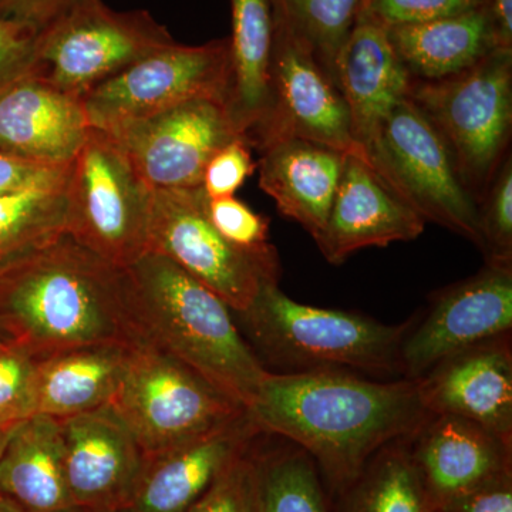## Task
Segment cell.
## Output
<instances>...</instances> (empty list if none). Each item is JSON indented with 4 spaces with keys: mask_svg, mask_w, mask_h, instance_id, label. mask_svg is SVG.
<instances>
[{
    "mask_svg": "<svg viewBox=\"0 0 512 512\" xmlns=\"http://www.w3.org/2000/svg\"><path fill=\"white\" fill-rule=\"evenodd\" d=\"M148 251L173 261L234 312L245 311L262 286L281 278L275 247L247 251L222 237L208 218L201 187L153 190Z\"/></svg>",
    "mask_w": 512,
    "mask_h": 512,
    "instance_id": "obj_10",
    "label": "cell"
},
{
    "mask_svg": "<svg viewBox=\"0 0 512 512\" xmlns=\"http://www.w3.org/2000/svg\"><path fill=\"white\" fill-rule=\"evenodd\" d=\"M485 0H363L360 15L390 29L419 25L481 8Z\"/></svg>",
    "mask_w": 512,
    "mask_h": 512,
    "instance_id": "obj_34",
    "label": "cell"
},
{
    "mask_svg": "<svg viewBox=\"0 0 512 512\" xmlns=\"http://www.w3.org/2000/svg\"><path fill=\"white\" fill-rule=\"evenodd\" d=\"M37 33L28 23L0 19V93L25 77L43 74L36 55Z\"/></svg>",
    "mask_w": 512,
    "mask_h": 512,
    "instance_id": "obj_36",
    "label": "cell"
},
{
    "mask_svg": "<svg viewBox=\"0 0 512 512\" xmlns=\"http://www.w3.org/2000/svg\"><path fill=\"white\" fill-rule=\"evenodd\" d=\"M234 316L268 372L403 377L400 348L410 322L384 325L362 313L305 305L276 282L262 286L254 302Z\"/></svg>",
    "mask_w": 512,
    "mask_h": 512,
    "instance_id": "obj_4",
    "label": "cell"
},
{
    "mask_svg": "<svg viewBox=\"0 0 512 512\" xmlns=\"http://www.w3.org/2000/svg\"><path fill=\"white\" fill-rule=\"evenodd\" d=\"M39 357L18 343L0 346V423L18 424L35 414Z\"/></svg>",
    "mask_w": 512,
    "mask_h": 512,
    "instance_id": "obj_32",
    "label": "cell"
},
{
    "mask_svg": "<svg viewBox=\"0 0 512 512\" xmlns=\"http://www.w3.org/2000/svg\"><path fill=\"white\" fill-rule=\"evenodd\" d=\"M412 444L414 461L439 512L457 495L512 471L511 441L450 414H431Z\"/></svg>",
    "mask_w": 512,
    "mask_h": 512,
    "instance_id": "obj_20",
    "label": "cell"
},
{
    "mask_svg": "<svg viewBox=\"0 0 512 512\" xmlns=\"http://www.w3.org/2000/svg\"><path fill=\"white\" fill-rule=\"evenodd\" d=\"M269 5L274 22L335 82L336 59L359 19L362 0H269Z\"/></svg>",
    "mask_w": 512,
    "mask_h": 512,
    "instance_id": "obj_30",
    "label": "cell"
},
{
    "mask_svg": "<svg viewBox=\"0 0 512 512\" xmlns=\"http://www.w3.org/2000/svg\"><path fill=\"white\" fill-rule=\"evenodd\" d=\"M207 214L215 229L234 244L247 251H265L274 247L269 242V220L231 197L208 198Z\"/></svg>",
    "mask_w": 512,
    "mask_h": 512,
    "instance_id": "obj_35",
    "label": "cell"
},
{
    "mask_svg": "<svg viewBox=\"0 0 512 512\" xmlns=\"http://www.w3.org/2000/svg\"><path fill=\"white\" fill-rule=\"evenodd\" d=\"M131 346L103 343L39 357L35 414L62 420L113 403Z\"/></svg>",
    "mask_w": 512,
    "mask_h": 512,
    "instance_id": "obj_23",
    "label": "cell"
},
{
    "mask_svg": "<svg viewBox=\"0 0 512 512\" xmlns=\"http://www.w3.org/2000/svg\"><path fill=\"white\" fill-rule=\"evenodd\" d=\"M229 84L228 37L198 46L175 42L94 87L82 101L90 127L103 130L187 101L227 104Z\"/></svg>",
    "mask_w": 512,
    "mask_h": 512,
    "instance_id": "obj_11",
    "label": "cell"
},
{
    "mask_svg": "<svg viewBox=\"0 0 512 512\" xmlns=\"http://www.w3.org/2000/svg\"><path fill=\"white\" fill-rule=\"evenodd\" d=\"M174 43L147 10L77 0L37 33L36 55L43 79L83 100L94 87Z\"/></svg>",
    "mask_w": 512,
    "mask_h": 512,
    "instance_id": "obj_8",
    "label": "cell"
},
{
    "mask_svg": "<svg viewBox=\"0 0 512 512\" xmlns=\"http://www.w3.org/2000/svg\"><path fill=\"white\" fill-rule=\"evenodd\" d=\"M362 2H363V0H362Z\"/></svg>",
    "mask_w": 512,
    "mask_h": 512,
    "instance_id": "obj_46",
    "label": "cell"
},
{
    "mask_svg": "<svg viewBox=\"0 0 512 512\" xmlns=\"http://www.w3.org/2000/svg\"><path fill=\"white\" fill-rule=\"evenodd\" d=\"M83 101L32 74L0 93V151L49 167L72 164L90 133Z\"/></svg>",
    "mask_w": 512,
    "mask_h": 512,
    "instance_id": "obj_19",
    "label": "cell"
},
{
    "mask_svg": "<svg viewBox=\"0 0 512 512\" xmlns=\"http://www.w3.org/2000/svg\"><path fill=\"white\" fill-rule=\"evenodd\" d=\"M258 439L254 457L259 512H329L315 461L289 441L266 447Z\"/></svg>",
    "mask_w": 512,
    "mask_h": 512,
    "instance_id": "obj_29",
    "label": "cell"
},
{
    "mask_svg": "<svg viewBox=\"0 0 512 512\" xmlns=\"http://www.w3.org/2000/svg\"><path fill=\"white\" fill-rule=\"evenodd\" d=\"M113 406L146 458L245 412L205 377L143 339L130 348Z\"/></svg>",
    "mask_w": 512,
    "mask_h": 512,
    "instance_id": "obj_7",
    "label": "cell"
},
{
    "mask_svg": "<svg viewBox=\"0 0 512 512\" xmlns=\"http://www.w3.org/2000/svg\"><path fill=\"white\" fill-rule=\"evenodd\" d=\"M0 320L37 357L138 339L126 269L67 234L0 274Z\"/></svg>",
    "mask_w": 512,
    "mask_h": 512,
    "instance_id": "obj_2",
    "label": "cell"
},
{
    "mask_svg": "<svg viewBox=\"0 0 512 512\" xmlns=\"http://www.w3.org/2000/svg\"><path fill=\"white\" fill-rule=\"evenodd\" d=\"M404 439L370 458L348 490L345 512H439Z\"/></svg>",
    "mask_w": 512,
    "mask_h": 512,
    "instance_id": "obj_28",
    "label": "cell"
},
{
    "mask_svg": "<svg viewBox=\"0 0 512 512\" xmlns=\"http://www.w3.org/2000/svg\"><path fill=\"white\" fill-rule=\"evenodd\" d=\"M256 439L221 471L188 512H259L254 457Z\"/></svg>",
    "mask_w": 512,
    "mask_h": 512,
    "instance_id": "obj_33",
    "label": "cell"
},
{
    "mask_svg": "<svg viewBox=\"0 0 512 512\" xmlns=\"http://www.w3.org/2000/svg\"><path fill=\"white\" fill-rule=\"evenodd\" d=\"M0 512H25L15 501L0 493Z\"/></svg>",
    "mask_w": 512,
    "mask_h": 512,
    "instance_id": "obj_43",
    "label": "cell"
},
{
    "mask_svg": "<svg viewBox=\"0 0 512 512\" xmlns=\"http://www.w3.org/2000/svg\"><path fill=\"white\" fill-rule=\"evenodd\" d=\"M285 138H301L346 156L366 158L353 136L348 106L332 77L305 47L274 22L271 106L248 143L261 151Z\"/></svg>",
    "mask_w": 512,
    "mask_h": 512,
    "instance_id": "obj_13",
    "label": "cell"
},
{
    "mask_svg": "<svg viewBox=\"0 0 512 512\" xmlns=\"http://www.w3.org/2000/svg\"><path fill=\"white\" fill-rule=\"evenodd\" d=\"M73 512H87V511L76 510V511H73Z\"/></svg>",
    "mask_w": 512,
    "mask_h": 512,
    "instance_id": "obj_45",
    "label": "cell"
},
{
    "mask_svg": "<svg viewBox=\"0 0 512 512\" xmlns=\"http://www.w3.org/2000/svg\"><path fill=\"white\" fill-rule=\"evenodd\" d=\"M10 343H16L13 336L10 335L8 328L3 325L2 320H0V346L10 345Z\"/></svg>",
    "mask_w": 512,
    "mask_h": 512,
    "instance_id": "obj_44",
    "label": "cell"
},
{
    "mask_svg": "<svg viewBox=\"0 0 512 512\" xmlns=\"http://www.w3.org/2000/svg\"><path fill=\"white\" fill-rule=\"evenodd\" d=\"M150 187L103 131L89 136L66 184V234L117 268L148 252Z\"/></svg>",
    "mask_w": 512,
    "mask_h": 512,
    "instance_id": "obj_6",
    "label": "cell"
},
{
    "mask_svg": "<svg viewBox=\"0 0 512 512\" xmlns=\"http://www.w3.org/2000/svg\"><path fill=\"white\" fill-rule=\"evenodd\" d=\"M100 131L119 147L153 190L201 187L211 158L242 137L227 104L208 99L187 101Z\"/></svg>",
    "mask_w": 512,
    "mask_h": 512,
    "instance_id": "obj_12",
    "label": "cell"
},
{
    "mask_svg": "<svg viewBox=\"0 0 512 512\" xmlns=\"http://www.w3.org/2000/svg\"><path fill=\"white\" fill-rule=\"evenodd\" d=\"M70 497L77 510L120 512L146 464L113 403L59 420Z\"/></svg>",
    "mask_w": 512,
    "mask_h": 512,
    "instance_id": "obj_15",
    "label": "cell"
},
{
    "mask_svg": "<svg viewBox=\"0 0 512 512\" xmlns=\"http://www.w3.org/2000/svg\"><path fill=\"white\" fill-rule=\"evenodd\" d=\"M67 173L0 197V274L66 234Z\"/></svg>",
    "mask_w": 512,
    "mask_h": 512,
    "instance_id": "obj_27",
    "label": "cell"
},
{
    "mask_svg": "<svg viewBox=\"0 0 512 512\" xmlns=\"http://www.w3.org/2000/svg\"><path fill=\"white\" fill-rule=\"evenodd\" d=\"M485 264L512 266V158L505 157L478 204Z\"/></svg>",
    "mask_w": 512,
    "mask_h": 512,
    "instance_id": "obj_31",
    "label": "cell"
},
{
    "mask_svg": "<svg viewBox=\"0 0 512 512\" xmlns=\"http://www.w3.org/2000/svg\"><path fill=\"white\" fill-rule=\"evenodd\" d=\"M410 76L389 32L359 16L335 63V82L352 121L353 136L366 154L390 111L407 97Z\"/></svg>",
    "mask_w": 512,
    "mask_h": 512,
    "instance_id": "obj_21",
    "label": "cell"
},
{
    "mask_svg": "<svg viewBox=\"0 0 512 512\" xmlns=\"http://www.w3.org/2000/svg\"><path fill=\"white\" fill-rule=\"evenodd\" d=\"M493 18L498 45L512 50V0H485Z\"/></svg>",
    "mask_w": 512,
    "mask_h": 512,
    "instance_id": "obj_41",
    "label": "cell"
},
{
    "mask_svg": "<svg viewBox=\"0 0 512 512\" xmlns=\"http://www.w3.org/2000/svg\"><path fill=\"white\" fill-rule=\"evenodd\" d=\"M426 221L380 180L365 157L346 156L328 221L316 244L332 265L357 251L417 239Z\"/></svg>",
    "mask_w": 512,
    "mask_h": 512,
    "instance_id": "obj_16",
    "label": "cell"
},
{
    "mask_svg": "<svg viewBox=\"0 0 512 512\" xmlns=\"http://www.w3.org/2000/svg\"><path fill=\"white\" fill-rule=\"evenodd\" d=\"M407 97L443 138L461 183L477 204L510 154L512 50H493L466 72L410 80Z\"/></svg>",
    "mask_w": 512,
    "mask_h": 512,
    "instance_id": "obj_5",
    "label": "cell"
},
{
    "mask_svg": "<svg viewBox=\"0 0 512 512\" xmlns=\"http://www.w3.org/2000/svg\"><path fill=\"white\" fill-rule=\"evenodd\" d=\"M245 410L261 433L302 448L340 493L377 451L412 439L431 416L416 380L346 372H269Z\"/></svg>",
    "mask_w": 512,
    "mask_h": 512,
    "instance_id": "obj_1",
    "label": "cell"
},
{
    "mask_svg": "<svg viewBox=\"0 0 512 512\" xmlns=\"http://www.w3.org/2000/svg\"><path fill=\"white\" fill-rule=\"evenodd\" d=\"M0 493L25 512H73L59 420L33 414L13 430L0 458Z\"/></svg>",
    "mask_w": 512,
    "mask_h": 512,
    "instance_id": "obj_24",
    "label": "cell"
},
{
    "mask_svg": "<svg viewBox=\"0 0 512 512\" xmlns=\"http://www.w3.org/2000/svg\"><path fill=\"white\" fill-rule=\"evenodd\" d=\"M440 512H512V471L457 495Z\"/></svg>",
    "mask_w": 512,
    "mask_h": 512,
    "instance_id": "obj_38",
    "label": "cell"
},
{
    "mask_svg": "<svg viewBox=\"0 0 512 512\" xmlns=\"http://www.w3.org/2000/svg\"><path fill=\"white\" fill-rule=\"evenodd\" d=\"M76 2L77 0H0V19L19 20L40 32Z\"/></svg>",
    "mask_w": 512,
    "mask_h": 512,
    "instance_id": "obj_40",
    "label": "cell"
},
{
    "mask_svg": "<svg viewBox=\"0 0 512 512\" xmlns=\"http://www.w3.org/2000/svg\"><path fill=\"white\" fill-rule=\"evenodd\" d=\"M259 434L245 410L201 436L147 457L136 490L120 512H188Z\"/></svg>",
    "mask_w": 512,
    "mask_h": 512,
    "instance_id": "obj_18",
    "label": "cell"
},
{
    "mask_svg": "<svg viewBox=\"0 0 512 512\" xmlns=\"http://www.w3.org/2000/svg\"><path fill=\"white\" fill-rule=\"evenodd\" d=\"M19 424V423H18ZM18 424H3L0 423V458L3 456L6 446H8L10 436Z\"/></svg>",
    "mask_w": 512,
    "mask_h": 512,
    "instance_id": "obj_42",
    "label": "cell"
},
{
    "mask_svg": "<svg viewBox=\"0 0 512 512\" xmlns=\"http://www.w3.org/2000/svg\"><path fill=\"white\" fill-rule=\"evenodd\" d=\"M256 163L247 138L238 137L222 147L202 175L201 188L208 198L231 197L254 174Z\"/></svg>",
    "mask_w": 512,
    "mask_h": 512,
    "instance_id": "obj_37",
    "label": "cell"
},
{
    "mask_svg": "<svg viewBox=\"0 0 512 512\" xmlns=\"http://www.w3.org/2000/svg\"><path fill=\"white\" fill-rule=\"evenodd\" d=\"M138 339L163 350L247 409L268 370L217 293L148 251L126 269Z\"/></svg>",
    "mask_w": 512,
    "mask_h": 512,
    "instance_id": "obj_3",
    "label": "cell"
},
{
    "mask_svg": "<svg viewBox=\"0 0 512 512\" xmlns=\"http://www.w3.org/2000/svg\"><path fill=\"white\" fill-rule=\"evenodd\" d=\"M259 153V187L316 241L328 221L346 154L301 138L275 141Z\"/></svg>",
    "mask_w": 512,
    "mask_h": 512,
    "instance_id": "obj_22",
    "label": "cell"
},
{
    "mask_svg": "<svg viewBox=\"0 0 512 512\" xmlns=\"http://www.w3.org/2000/svg\"><path fill=\"white\" fill-rule=\"evenodd\" d=\"M67 167H49L0 151V197L43 183Z\"/></svg>",
    "mask_w": 512,
    "mask_h": 512,
    "instance_id": "obj_39",
    "label": "cell"
},
{
    "mask_svg": "<svg viewBox=\"0 0 512 512\" xmlns=\"http://www.w3.org/2000/svg\"><path fill=\"white\" fill-rule=\"evenodd\" d=\"M387 32L410 79L419 82L466 72L500 47L487 6Z\"/></svg>",
    "mask_w": 512,
    "mask_h": 512,
    "instance_id": "obj_25",
    "label": "cell"
},
{
    "mask_svg": "<svg viewBox=\"0 0 512 512\" xmlns=\"http://www.w3.org/2000/svg\"><path fill=\"white\" fill-rule=\"evenodd\" d=\"M229 6L231 84L227 109L238 133L248 140L271 106L274 20L269 0H229Z\"/></svg>",
    "mask_w": 512,
    "mask_h": 512,
    "instance_id": "obj_26",
    "label": "cell"
},
{
    "mask_svg": "<svg viewBox=\"0 0 512 512\" xmlns=\"http://www.w3.org/2000/svg\"><path fill=\"white\" fill-rule=\"evenodd\" d=\"M366 160L424 221L481 245L478 204L461 183L443 138L409 97L390 111Z\"/></svg>",
    "mask_w": 512,
    "mask_h": 512,
    "instance_id": "obj_9",
    "label": "cell"
},
{
    "mask_svg": "<svg viewBox=\"0 0 512 512\" xmlns=\"http://www.w3.org/2000/svg\"><path fill=\"white\" fill-rule=\"evenodd\" d=\"M511 329L512 266L485 264L437 292L424 318L410 320L400 348L403 377L419 379L447 357L510 336Z\"/></svg>",
    "mask_w": 512,
    "mask_h": 512,
    "instance_id": "obj_14",
    "label": "cell"
},
{
    "mask_svg": "<svg viewBox=\"0 0 512 512\" xmlns=\"http://www.w3.org/2000/svg\"><path fill=\"white\" fill-rule=\"evenodd\" d=\"M510 342L504 336L481 343L414 379L426 409L473 421L512 443Z\"/></svg>",
    "mask_w": 512,
    "mask_h": 512,
    "instance_id": "obj_17",
    "label": "cell"
}]
</instances>
